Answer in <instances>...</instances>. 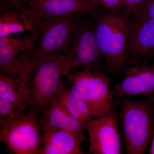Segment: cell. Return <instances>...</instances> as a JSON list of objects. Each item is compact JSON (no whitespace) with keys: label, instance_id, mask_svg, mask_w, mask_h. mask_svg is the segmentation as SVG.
<instances>
[{"label":"cell","instance_id":"obj_1","mask_svg":"<svg viewBox=\"0 0 154 154\" xmlns=\"http://www.w3.org/2000/svg\"><path fill=\"white\" fill-rule=\"evenodd\" d=\"M96 37L107 69L120 70L128 65L127 49L131 21L123 12H109L92 17Z\"/></svg>","mask_w":154,"mask_h":154},{"label":"cell","instance_id":"obj_2","mask_svg":"<svg viewBox=\"0 0 154 154\" xmlns=\"http://www.w3.org/2000/svg\"><path fill=\"white\" fill-rule=\"evenodd\" d=\"M153 99L134 100L125 98L118 117L127 154H143L148 149L154 132Z\"/></svg>","mask_w":154,"mask_h":154},{"label":"cell","instance_id":"obj_3","mask_svg":"<svg viewBox=\"0 0 154 154\" xmlns=\"http://www.w3.org/2000/svg\"><path fill=\"white\" fill-rule=\"evenodd\" d=\"M64 54L42 56L36 59L28 88L30 109L39 114L55 98L63 82L62 69Z\"/></svg>","mask_w":154,"mask_h":154},{"label":"cell","instance_id":"obj_4","mask_svg":"<svg viewBox=\"0 0 154 154\" xmlns=\"http://www.w3.org/2000/svg\"><path fill=\"white\" fill-rule=\"evenodd\" d=\"M66 77L71 88L87 103L94 117L104 115L115 106L110 79L101 69L77 70Z\"/></svg>","mask_w":154,"mask_h":154},{"label":"cell","instance_id":"obj_5","mask_svg":"<svg viewBox=\"0 0 154 154\" xmlns=\"http://www.w3.org/2000/svg\"><path fill=\"white\" fill-rule=\"evenodd\" d=\"M39 31L17 38L0 37L1 72L19 78L27 88L36 61L33 59Z\"/></svg>","mask_w":154,"mask_h":154},{"label":"cell","instance_id":"obj_6","mask_svg":"<svg viewBox=\"0 0 154 154\" xmlns=\"http://www.w3.org/2000/svg\"><path fill=\"white\" fill-rule=\"evenodd\" d=\"M103 58L93 19H82L63 62V76L82 69H100Z\"/></svg>","mask_w":154,"mask_h":154},{"label":"cell","instance_id":"obj_7","mask_svg":"<svg viewBox=\"0 0 154 154\" xmlns=\"http://www.w3.org/2000/svg\"><path fill=\"white\" fill-rule=\"evenodd\" d=\"M33 109L0 128V141L12 153L39 154L42 129Z\"/></svg>","mask_w":154,"mask_h":154},{"label":"cell","instance_id":"obj_8","mask_svg":"<svg viewBox=\"0 0 154 154\" xmlns=\"http://www.w3.org/2000/svg\"><path fill=\"white\" fill-rule=\"evenodd\" d=\"M81 14L41 19L33 59L65 54L82 21Z\"/></svg>","mask_w":154,"mask_h":154},{"label":"cell","instance_id":"obj_9","mask_svg":"<svg viewBox=\"0 0 154 154\" xmlns=\"http://www.w3.org/2000/svg\"><path fill=\"white\" fill-rule=\"evenodd\" d=\"M115 107L99 117H93L84 123L88 133L89 148L92 154L122 153L121 132Z\"/></svg>","mask_w":154,"mask_h":154},{"label":"cell","instance_id":"obj_10","mask_svg":"<svg viewBox=\"0 0 154 154\" xmlns=\"http://www.w3.org/2000/svg\"><path fill=\"white\" fill-rule=\"evenodd\" d=\"M41 20L23 1L0 0V37L37 32Z\"/></svg>","mask_w":154,"mask_h":154},{"label":"cell","instance_id":"obj_11","mask_svg":"<svg viewBox=\"0 0 154 154\" xmlns=\"http://www.w3.org/2000/svg\"><path fill=\"white\" fill-rule=\"evenodd\" d=\"M154 54V19L135 17L132 21L127 49L128 65L146 64Z\"/></svg>","mask_w":154,"mask_h":154},{"label":"cell","instance_id":"obj_12","mask_svg":"<svg viewBox=\"0 0 154 154\" xmlns=\"http://www.w3.org/2000/svg\"><path fill=\"white\" fill-rule=\"evenodd\" d=\"M113 97L123 98L154 94V64L131 65L124 78L112 91Z\"/></svg>","mask_w":154,"mask_h":154},{"label":"cell","instance_id":"obj_13","mask_svg":"<svg viewBox=\"0 0 154 154\" xmlns=\"http://www.w3.org/2000/svg\"><path fill=\"white\" fill-rule=\"evenodd\" d=\"M25 2L40 19L89 15L100 9L91 0H28Z\"/></svg>","mask_w":154,"mask_h":154},{"label":"cell","instance_id":"obj_14","mask_svg":"<svg viewBox=\"0 0 154 154\" xmlns=\"http://www.w3.org/2000/svg\"><path fill=\"white\" fill-rule=\"evenodd\" d=\"M39 154H84L81 148L85 140L81 135L65 130H42Z\"/></svg>","mask_w":154,"mask_h":154},{"label":"cell","instance_id":"obj_15","mask_svg":"<svg viewBox=\"0 0 154 154\" xmlns=\"http://www.w3.org/2000/svg\"><path fill=\"white\" fill-rule=\"evenodd\" d=\"M39 122L42 131L65 130L85 135L84 123L73 117L56 97L39 114Z\"/></svg>","mask_w":154,"mask_h":154},{"label":"cell","instance_id":"obj_16","mask_svg":"<svg viewBox=\"0 0 154 154\" xmlns=\"http://www.w3.org/2000/svg\"><path fill=\"white\" fill-rule=\"evenodd\" d=\"M0 98L30 108V95L27 86L21 79L0 72Z\"/></svg>","mask_w":154,"mask_h":154},{"label":"cell","instance_id":"obj_17","mask_svg":"<svg viewBox=\"0 0 154 154\" xmlns=\"http://www.w3.org/2000/svg\"><path fill=\"white\" fill-rule=\"evenodd\" d=\"M56 97L62 105L75 119L83 123L94 117L85 102L71 88H67L62 83Z\"/></svg>","mask_w":154,"mask_h":154},{"label":"cell","instance_id":"obj_18","mask_svg":"<svg viewBox=\"0 0 154 154\" xmlns=\"http://www.w3.org/2000/svg\"><path fill=\"white\" fill-rule=\"evenodd\" d=\"M26 110L20 105L0 98V126L21 116L26 113Z\"/></svg>","mask_w":154,"mask_h":154},{"label":"cell","instance_id":"obj_19","mask_svg":"<svg viewBox=\"0 0 154 154\" xmlns=\"http://www.w3.org/2000/svg\"><path fill=\"white\" fill-rule=\"evenodd\" d=\"M148 0H121L122 10L125 14L138 17Z\"/></svg>","mask_w":154,"mask_h":154},{"label":"cell","instance_id":"obj_20","mask_svg":"<svg viewBox=\"0 0 154 154\" xmlns=\"http://www.w3.org/2000/svg\"><path fill=\"white\" fill-rule=\"evenodd\" d=\"M100 8L109 12H122L121 0H91Z\"/></svg>","mask_w":154,"mask_h":154},{"label":"cell","instance_id":"obj_21","mask_svg":"<svg viewBox=\"0 0 154 154\" xmlns=\"http://www.w3.org/2000/svg\"><path fill=\"white\" fill-rule=\"evenodd\" d=\"M138 17H144L147 19H154V0L148 1L143 10Z\"/></svg>","mask_w":154,"mask_h":154},{"label":"cell","instance_id":"obj_22","mask_svg":"<svg viewBox=\"0 0 154 154\" xmlns=\"http://www.w3.org/2000/svg\"><path fill=\"white\" fill-rule=\"evenodd\" d=\"M149 153V154H154V132L151 139L150 146L148 149Z\"/></svg>","mask_w":154,"mask_h":154},{"label":"cell","instance_id":"obj_23","mask_svg":"<svg viewBox=\"0 0 154 154\" xmlns=\"http://www.w3.org/2000/svg\"><path fill=\"white\" fill-rule=\"evenodd\" d=\"M20 1H23V2H26L27 1H28V0H20Z\"/></svg>","mask_w":154,"mask_h":154},{"label":"cell","instance_id":"obj_24","mask_svg":"<svg viewBox=\"0 0 154 154\" xmlns=\"http://www.w3.org/2000/svg\"><path fill=\"white\" fill-rule=\"evenodd\" d=\"M152 98L153 99V101L154 102V94H153V95H152Z\"/></svg>","mask_w":154,"mask_h":154}]
</instances>
